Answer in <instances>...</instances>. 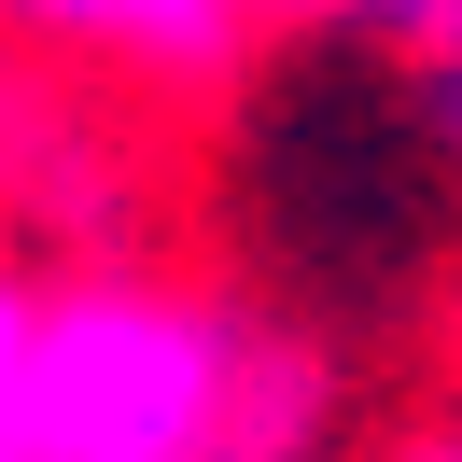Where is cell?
<instances>
[{
    "label": "cell",
    "mask_w": 462,
    "mask_h": 462,
    "mask_svg": "<svg viewBox=\"0 0 462 462\" xmlns=\"http://www.w3.org/2000/svg\"><path fill=\"white\" fill-rule=\"evenodd\" d=\"M253 350H266V322L225 309L210 281L70 266L29 309V378H14L29 462H225Z\"/></svg>",
    "instance_id": "1"
},
{
    "label": "cell",
    "mask_w": 462,
    "mask_h": 462,
    "mask_svg": "<svg viewBox=\"0 0 462 462\" xmlns=\"http://www.w3.org/2000/svg\"><path fill=\"white\" fill-rule=\"evenodd\" d=\"M378 462H462V420H406V434H393Z\"/></svg>",
    "instance_id": "6"
},
{
    "label": "cell",
    "mask_w": 462,
    "mask_h": 462,
    "mask_svg": "<svg viewBox=\"0 0 462 462\" xmlns=\"http://www.w3.org/2000/svg\"><path fill=\"white\" fill-rule=\"evenodd\" d=\"M29 309H42V281H29V266H0V462H29V420H14V378H29Z\"/></svg>",
    "instance_id": "5"
},
{
    "label": "cell",
    "mask_w": 462,
    "mask_h": 462,
    "mask_svg": "<svg viewBox=\"0 0 462 462\" xmlns=\"http://www.w3.org/2000/svg\"><path fill=\"white\" fill-rule=\"evenodd\" d=\"M266 0H113V57L154 85H238Z\"/></svg>",
    "instance_id": "3"
},
{
    "label": "cell",
    "mask_w": 462,
    "mask_h": 462,
    "mask_svg": "<svg viewBox=\"0 0 462 462\" xmlns=\"http://www.w3.org/2000/svg\"><path fill=\"white\" fill-rule=\"evenodd\" d=\"M350 29L378 42V57L406 70V98H420V126L448 141V169H462V0H337Z\"/></svg>",
    "instance_id": "4"
},
{
    "label": "cell",
    "mask_w": 462,
    "mask_h": 462,
    "mask_svg": "<svg viewBox=\"0 0 462 462\" xmlns=\"http://www.w3.org/2000/svg\"><path fill=\"white\" fill-rule=\"evenodd\" d=\"M322 448H337V365L266 322L253 378H238V420H225V462H322Z\"/></svg>",
    "instance_id": "2"
}]
</instances>
